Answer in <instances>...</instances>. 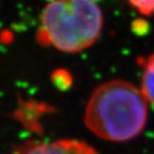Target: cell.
<instances>
[{
	"label": "cell",
	"mask_w": 154,
	"mask_h": 154,
	"mask_svg": "<svg viewBox=\"0 0 154 154\" xmlns=\"http://www.w3.org/2000/svg\"><path fill=\"white\" fill-rule=\"evenodd\" d=\"M104 16L95 0H51L40 17L36 40L44 46L75 54L101 36Z\"/></svg>",
	"instance_id": "obj_2"
},
{
	"label": "cell",
	"mask_w": 154,
	"mask_h": 154,
	"mask_svg": "<svg viewBox=\"0 0 154 154\" xmlns=\"http://www.w3.org/2000/svg\"><path fill=\"white\" fill-rule=\"evenodd\" d=\"M130 5L143 16L154 14V0H128Z\"/></svg>",
	"instance_id": "obj_5"
},
{
	"label": "cell",
	"mask_w": 154,
	"mask_h": 154,
	"mask_svg": "<svg viewBox=\"0 0 154 154\" xmlns=\"http://www.w3.org/2000/svg\"><path fill=\"white\" fill-rule=\"evenodd\" d=\"M12 154H99L89 144L78 140H56L53 142L28 141L16 148Z\"/></svg>",
	"instance_id": "obj_3"
},
{
	"label": "cell",
	"mask_w": 154,
	"mask_h": 154,
	"mask_svg": "<svg viewBox=\"0 0 154 154\" xmlns=\"http://www.w3.org/2000/svg\"><path fill=\"white\" fill-rule=\"evenodd\" d=\"M147 120L148 102L140 89L119 79L100 85L85 111L87 128L97 137L115 142L137 137Z\"/></svg>",
	"instance_id": "obj_1"
},
{
	"label": "cell",
	"mask_w": 154,
	"mask_h": 154,
	"mask_svg": "<svg viewBox=\"0 0 154 154\" xmlns=\"http://www.w3.org/2000/svg\"><path fill=\"white\" fill-rule=\"evenodd\" d=\"M137 63L141 67V91L148 103L154 106V54L138 58Z\"/></svg>",
	"instance_id": "obj_4"
}]
</instances>
